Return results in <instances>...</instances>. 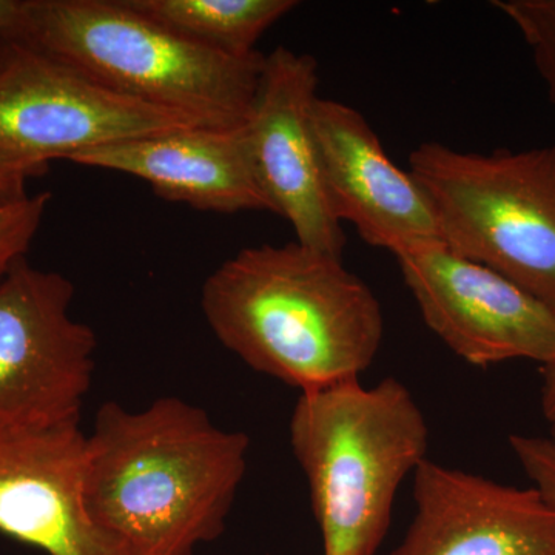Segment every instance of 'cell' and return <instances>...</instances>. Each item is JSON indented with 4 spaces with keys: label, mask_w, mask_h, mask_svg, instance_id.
I'll use <instances>...</instances> for the list:
<instances>
[{
    "label": "cell",
    "mask_w": 555,
    "mask_h": 555,
    "mask_svg": "<svg viewBox=\"0 0 555 555\" xmlns=\"http://www.w3.org/2000/svg\"><path fill=\"white\" fill-rule=\"evenodd\" d=\"M248 448L179 398L137 412L108 401L86 441L87 514L133 555H193L224 531Z\"/></svg>",
    "instance_id": "6da1fadb"
},
{
    "label": "cell",
    "mask_w": 555,
    "mask_h": 555,
    "mask_svg": "<svg viewBox=\"0 0 555 555\" xmlns=\"http://www.w3.org/2000/svg\"><path fill=\"white\" fill-rule=\"evenodd\" d=\"M201 308L222 346L299 393L360 378L385 337L372 288L343 258L297 241L246 247L222 262Z\"/></svg>",
    "instance_id": "7a4b0ae2"
},
{
    "label": "cell",
    "mask_w": 555,
    "mask_h": 555,
    "mask_svg": "<svg viewBox=\"0 0 555 555\" xmlns=\"http://www.w3.org/2000/svg\"><path fill=\"white\" fill-rule=\"evenodd\" d=\"M291 444L308 478L324 555H375L404 478L425 462L429 429L403 383L360 378L299 393Z\"/></svg>",
    "instance_id": "3957f363"
},
{
    "label": "cell",
    "mask_w": 555,
    "mask_h": 555,
    "mask_svg": "<svg viewBox=\"0 0 555 555\" xmlns=\"http://www.w3.org/2000/svg\"><path fill=\"white\" fill-rule=\"evenodd\" d=\"M20 40L122 96L217 129L246 124L266 57L206 49L126 0H28Z\"/></svg>",
    "instance_id": "277c9868"
},
{
    "label": "cell",
    "mask_w": 555,
    "mask_h": 555,
    "mask_svg": "<svg viewBox=\"0 0 555 555\" xmlns=\"http://www.w3.org/2000/svg\"><path fill=\"white\" fill-rule=\"evenodd\" d=\"M409 171L433 201L452 251L555 315V145L477 153L423 142Z\"/></svg>",
    "instance_id": "5b68a950"
},
{
    "label": "cell",
    "mask_w": 555,
    "mask_h": 555,
    "mask_svg": "<svg viewBox=\"0 0 555 555\" xmlns=\"http://www.w3.org/2000/svg\"><path fill=\"white\" fill-rule=\"evenodd\" d=\"M195 126L101 86L25 40L0 39V155L50 164Z\"/></svg>",
    "instance_id": "8992f818"
},
{
    "label": "cell",
    "mask_w": 555,
    "mask_h": 555,
    "mask_svg": "<svg viewBox=\"0 0 555 555\" xmlns=\"http://www.w3.org/2000/svg\"><path fill=\"white\" fill-rule=\"evenodd\" d=\"M67 276L21 259L0 278V427L79 423L98 339Z\"/></svg>",
    "instance_id": "52a82bcc"
},
{
    "label": "cell",
    "mask_w": 555,
    "mask_h": 555,
    "mask_svg": "<svg viewBox=\"0 0 555 555\" xmlns=\"http://www.w3.org/2000/svg\"><path fill=\"white\" fill-rule=\"evenodd\" d=\"M318 62L276 47L266 54L244 141L270 211L286 219L295 241L343 258L346 236L328 203L313 130Z\"/></svg>",
    "instance_id": "ba28073f"
},
{
    "label": "cell",
    "mask_w": 555,
    "mask_h": 555,
    "mask_svg": "<svg viewBox=\"0 0 555 555\" xmlns=\"http://www.w3.org/2000/svg\"><path fill=\"white\" fill-rule=\"evenodd\" d=\"M426 326L466 363H555V315L494 270L444 243L397 255Z\"/></svg>",
    "instance_id": "9c48e42d"
},
{
    "label": "cell",
    "mask_w": 555,
    "mask_h": 555,
    "mask_svg": "<svg viewBox=\"0 0 555 555\" xmlns=\"http://www.w3.org/2000/svg\"><path fill=\"white\" fill-rule=\"evenodd\" d=\"M313 130L328 203L369 246L400 255L443 243L433 201L411 171L389 159L371 124L343 102L318 98Z\"/></svg>",
    "instance_id": "30bf717a"
},
{
    "label": "cell",
    "mask_w": 555,
    "mask_h": 555,
    "mask_svg": "<svg viewBox=\"0 0 555 555\" xmlns=\"http://www.w3.org/2000/svg\"><path fill=\"white\" fill-rule=\"evenodd\" d=\"M79 423L0 427V532L49 555H133L100 531L83 502Z\"/></svg>",
    "instance_id": "8fae6325"
},
{
    "label": "cell",
    "mask_w": 555,
    "mask_h": 555,
    "mask_svg": "<svg viewBox=\"0 0 555 555\" xmlns=\"http://www.w3.org/2000/svg\"><path fill=\"white\" fill-rule=\"evenodd\" d=\"M414 502V520L389 555H555V511L535 488L425 460Z\"/></svg>",
    "instance_id": "7c38bea8"
},
{
    "label": "cell",
    "mask_w": 555,
    "mask_h": 555,
    "mask_svg": "<svg viewBox=\"0 0 555 555\" xmlns=\"http://www.w3.org/2000/svg\"><path fill=\"white\" fill-rule=\"evenodd\" d=\"M69 163L147 182L159 198L215 214L270 211L243 127L188 129L129 139L73 156Z\"/></svg>",
    "instance_id": "4fadbf2b"
},
{
    "label": "cell",
    "mask_w": 555,
    "mask_h": 555,
    "mask_svg": "<svg viewBox=\"0 0 555 555\" xmlns=\"http://www.w3.org/2000/svg\"><path fill=\"white\" fill-rule=\"evenodd\" d=\"M167 30L206 49L247 56L278 21L299 5L295 0H126Z\"/></svg>",
    "instance_id": "5bb4252c"
},
{
    "label": "cell",
    "mask_w": 555,
    "mask_h": 555,
    "mask_svg": "<svg viewBox=\"0 0 555 555\" xmlns=\"http://www.w3.org/2000/svg\"><path fill=\"white\" fill-rule=\"evenodd\" d=\"M492 5L520 31L555 105V0H495Z\"/></svg>",
    "instance_id": "9a60e30c"
},
{
    "label": "cell",
    "mask_w": 555,
    "mask_h": 555,
    "mask_svg": "<svg viewBox=\"0 0 555 555\" xmlns=\"http://www.w3.org/2000/svg\"><path fill=\"white\" fill-rule=\"evenodd\" d=\"M50 199V193L46 192L0 206V278L30 250Z\"/></svg>",
    "instance_id": "2e32d148"
},
{
    "label": "cell",
    "mask_w": 555,
    "mask_h": 555,
    "mask_svg": "<svg viewBox=\"0 0 555 555\" xmlns=\"http://www.w3.org/2000/svg\"><path fill=\"white\" fill-rule=\"evenodd\" d=\"M511 449L524 467L526 476L555 511V443L551 438L511 436Z\"/></svg>",
    "instance_id": "e0dca14e"
},
{
    "label": "cell",
    "mask_w": 555,
    "mask_h": 555,
    "mask_svg": "<svg viewBox=\"0 0 555 555\" xmlns=\"http://www.w3.org/2000/svg\"><path fill=\"white\" fill-rule=\"evenodd\" d=\"M47 171L49 164L0 155V206L27 196L28 182Z\"/></svg>",
    "instance_id": "ac0fdd59"
},
{
    "label": "cell",
    "mask_w": 555,
    "mask_h": 555,
    "mask_svg": "<svg viewBox=\"0 0 555 555\" xmlns=\"http://www.w3.org/2000/svg\"><path fill=\"white\" fill-rule=\"evenodd\" d=\"M28 0H0V39H21Z\"/></svg>",
    "instance_id": "d6986e66"
},
{
    "label": "cell",
    "mask_w": 555,
    "mask_h": 555,
    "mask_svg": "<svg viewBox=\"0 0 555 555\" xmlns=\"http://www.w3.org/2000/svg\"><path fill=\"white\" fill-rule=\"evenodd\" d=\"M542 412L551 427H555V363L542 366Z\"/></svg>",
    "instance_id": "ffe728a7"
},
{
    "label": "cell",
    "mask_w": 555,
    "mask_h": 555,
    "mask_svg": "<svg viewBox=\"0 0 555 555\" xmlns=\"http://www.w3.org/2000/svg\"><path fill=\"white\" fill-rule=\"evenodd\" d=\"M551 436H553V437H551V440H553L555 443V427H553V429H551Z\"/></svg>",
    "instance_id": "44dd1931"
}]
</instances>
